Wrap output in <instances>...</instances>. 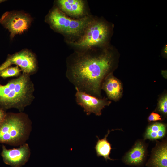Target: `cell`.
I'll return each instance as SVG.
<instances>
[{
	"label": "cell",
	"instance_id": "cell-1",
	"mask_svg": "<svg viewBox=\"0 0 167 167\" xmlns=\"http://www.w3.org/2000/svg\"><path fill=\"white\" fill-rule=\"evenodd\" d=\"M96 47L76 50L66 59V76L75 90L102 98L101 86L106 77L113 73L114 58L107 49Z\"/></svg>",
	"mask_w": 167,
	"mask_h": 167
},
{
	"label": "cell",
	"instance_id": "cell-2",
	"mask_svg": "<svg viewBox=\"0 0 167 167\" xmlns=\"http://www.w3.org/2000/svg\"><path fill=\"white\" fill-rule=\"evenodd\" d=\"M30 76L22 74L5 85L0 84V107L5 110L15 108L21 112L31 104L35 88Z\"/></svg>",
	"mask_w": 167,
	"mask_h": 167
},
{
	"label": "cell",
	"instance_id": "cell-3",
	"mask_svg": "<svg viewBox=\"0 0 167 167\" xmlns=\"http://www.w3.org/2000/svg\"><path fill=\"white\" fill-rule=\"evenodd\" d=\"M31 130V121L26 113H7L0 123V143L20 146L25 143Z\"/></svg>",
	"mask_w": 167,
	"mask_h": 167
},
{
	"label": "cell",
	"instance_id": "cell-4",
	"mask_svg": "<svg viewBox=\"0 0 167 167\" xmlns=\"http://www.w3.org/2000/svg\"><path fill=\"white\" fill-rule=\"evenodd\" d=\"M92 18L86 15L79 19H72L57 6L51 10L46 19L51 28L66 37L68 42L76 40L82 35Z\"/></svg>",
	"mask_w": 167,
	"mask_h": 167
},
{
	"label": "cell",
	"instance_id": "cell-5",
	"mask_svg": "<svg viewBox=\"0 0 167 167\" xmlns=\"http://www.w3.org/2000/svg\"><path fill=\"white\" fill-rule=\"evenodd\" d=\"M109 33V26L105 22L92 17L82 35L76 40L67 43L76 50L100 47L106 43Z\"/></svg>",
	"mask_w": 167,
	"mask_h": 167
},
{
	"label": "cell",
	"instance_id": "cell-6",
	"mask_svg": "<svg viewBox=\"0 0 167 167\" xmlns=\"http://www.w3.org/2000/svg\"><path fill=\"white\" fill-rule=\"evenodd\" d=\"M13 64L18 66L23 74L31 75L36 73L37 71L36 57L32 53L27 50L8 55L6 61L0 65V72Z\"/></svg>",
	"mask_w": 167,
	"mask_h": 167
},
{
	"label": "cell",
	"instance_id": "cell-7",
	"mask_svg": "<svg viewBox=\"0 0 167 167\" xmlns=\"http://www.w3.org/2000/svg\"><path fill=\"white\" fill-rule=\"evenodd\" d=\"M31 22L28 14L18 11L6 12L0 19L1 24L9 31L11 38L27 30Z\"/></svg>",
	"mask_w": 167,
	"mask_h": 167
},
{
	"label": "cell",
	"instance_id": "cell-8",
	"mask_svg": "<svg viewBox=\"0 0 167 167\" xmlns=\"http://www.w3.org/2000/svg\"><path fill=\"white\" fill-rule=\"evenodd\" d=\"M76 90V101L84 109L87 115L93 113L96 116H101L103 109L106 106H109L111 103L108 98H98L77 90Z\"/></svg>",
	"mask_w": 167,
	"mask_h": 167
},
{
	"label": "cell",
	"instance_id": "cell-9",
	"mask_svg": "<svg viewBox=\"0 0 167 167\" xmlns=\"http://www.w3.org/2000/svg\"><path fill=\"white\" fill-rule=\"evenodd\" d=\"M1 152L4 163L12 167H20L28 161L31 154L28 144L25 143L17 148L7 149L2 146Z\"/></svg>",
	"mask_w": 167,
	"mask_h": 167
},
{
	"label": "cell",
	"instance_id": "cell-10",
	"mask_svg": "<svg viewBox=\"0 0 167 167\" xmlns=\"http://www.w3.org/2000/svg\"><path fill=\"white\" fill-rule=\"evenodd\" d=\"M57 7L67 15L82 18L85 15V5L82 0H58Z\"/></svg>",
	"mask_w": 167,
	"mask_h": 167
},
{
	"label": "cell",
	"instance_id": "cell-11",
	"mask_svg": "<svg viewBox=\"0 0 167 167\" xmlns=\"http://www.w3.org/2000/svg\"><path fill=\"white\" fill-rule=\"evenodd\" d=\"M101 89L105 92L108 99L114 101L121 98L123 92L121 82L114 76L113 73L109 74L105 78Z\"/></svg>",
	"mask_w": 167,
	"mask_h": 167
},
{
	"label": "cell",
	"instance_id": "cell-12",
	"mask_svg": "<svg viewBox=\"0 0 167 167\" xmlns=\"http://www.w3.org/2000/svg\"><path fill=\"white\" fill-rule=\"evenodd\" d=\"M146 148L141 141H137L125 156L123 161L126 164L140 166L144 163L146 154Z\"/></svg>",
	"mask_w": 167,
	"mask_h": 167
},
{
	"label": "cell",
	"instance_id": "cell-13",
	"mask_svg": "<svg viewBox=\"0 0 167 167\" xmlns=\"http://www.w3.org/2000/svg\"><path fill=\"white\" fill-rule=\"evenodd\" d=\"M146 166L148 167H167L166 143H159L154 148Z\"/></svg>",
	"mask_w": 167,
	"mask_h": 167
},
{
	"label": "cell",
	"instance_id": "cell-14",
	"mask_svg": "<svg viewBox=\"0 0 167 167\" xmlns=\"http://www.w3.org/2000/svg\"><path fill=\"white\" fill-rule=\"evenodd\" d=\"M166 133L165 124L156 122L147 127L144 135L145 139L155 140L163 138Z\"/></svg>",
	"mask_w": 167,
	"mask_h": 167
},
{
	"label": "cell",
	"instance_id": "cell-15",
	"mask_svg": "<svg viewBox=\"0 0 167 167\" xmlns=\"http://www.w3.org/2000/svg\"><path fill=\"white\" fill-rule=\"evenodd\" d=\"M110 131L109 130L104 138L100 139L97 136L98 140L95 147L98 157L102 156L106 161L107 160H114L109 156L112 149L111 145L107 140V137Z\"/></svg>",
	"mask_w": 167,
	"mask_h": 167
},
{
	"label": "cell",
	"instance_id": "cell-16",
	"mask_svg": "<svg viewBox=\"0 0 167 167\" xmlns=\"http://www.w3.org/2000/svg\"><path fill=\"white\" fill-rule=\"evenodd\" d=\"M21 70L17 66L9 67L0 72V77L3 78L10 77H18L21 74Z\"/></svg>",
	"mask_w": 167,
	"mask_h": 167
},
{
	"label": "cell",
	"instance_id": "cell-17",
	"mask_svg": "<svg viewBox=\"0 0 167 167\" xmlns=\"http://www.w3.org/2000/svg\"><path fill=\"white\" fill-rule=\"evenodd\" d=\"M157 109L163 114L167 113V96L166 94L163 96L159 99L158 105Z\"/></svg>",
	"mask_w": 167,
	"mask_h": 167
},
{
	"label": "cell",
	"instance_id": "cell-18",
	"mask_svg": "<svg viewBox=\"0 0 167 167\" xmlns=\"http://www.w3.org/2000/svg\"><path fill=\"white\" fill-rule=\"evenodd\" d=\"M149 122L161 120V116L159 114L153 112L151 113L148 118Z\"/></svg>",
	"mask_w": 167,
	"mask_h": 167
},
{
	"label": "cell",
	"instance_id": "cell-19",
	"mask_svg": "<svg viewBox=\"0 0 167 167\" xmlns=\"http://www.w3.org/2000/svg\"><path fill=\"white\" fill-rule=\"evenodd\" d=\"M6 114L5 110L0 107V123L3 121Z\"/></svg>",
	"mask_w": 167,
	"mask_h": 167
},
{
	"label": "cell",
	"instance_id": "cell-20",
	"mask_svg": "<svg viewBox=\"0 0 167 167\" xmlns=\"http://www.w3.org/2000/svg\"><path fill=\"white\" fill-rule=\"evenodd\" d=\"M164 51L165 53H167V45H166L164 49Z\"/></svg>",
	"mask_w": 167,
	"mask_h": 167
},
{
	"label": "cell",
	"instance_id": "cell-21",
	"mask_svg": "<svg viewBox=\"0 0 167 167\" xmlns=\"http://www.w3.org/2000/svg\"><path fill=\"white\" fill-rule=\"evenodd\" d=\"M4 1V0H0V3L2 2H3Z\"/></svg>",
	"mask_w": 167,
	"mask_h": 167
}]
</instances>
